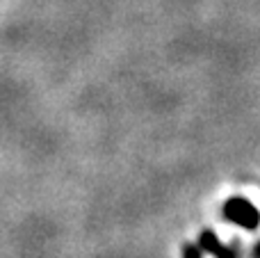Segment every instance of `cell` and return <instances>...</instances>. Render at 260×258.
<instances>
[{
  "mask_svg": "<svg viewBox=\"0 0 260 258\" xmlns=\"http://www.w3.org/2000/svg\"><path fill=\"white\" fill-rule=\"evenodd\" d=\"M224 217L229 219V222L238 224V227L249 229V231L258 229V224H260V213L249 204L247 199H242V197H233V199L226 201L224 204Z\"/></svg>",
  "mask_w": 260,
  "mask_h": 258,
  "instance_id": "obj_1",
  "label": "cell"
},
{
  "mask_svg": "<svg viewBox=\"0 0 260 258\" xmlns=\"http://www.w3.org/2000/svg\"><path fill=\"white\" fill-rule=\"evenodd\" d=\"M201 247H203V251H208V254L215 256V258H235L233 251L226 249V247L219 242V238H217L212 231L201 233Z\"/></svg>",
  "mask_w": 260,
  "mask_h": 258,
  "instance_id": "obj_2",
  "label": "cell"
},
{
  "mask_svg": "<svg viewBox=\"0 0 260 258\" xmlns=\"http://www.w3.org/2000/svg\"><path fill=\"white\" fill-rule=\"evenodd\" d=\"M183 258H203V256L194 245H185L183 247Z\"/></svg>",
  "mask_w": 260,
  "mask_h": 258,
  "instance_id": "obj_3",
  "label": "cell"
},
{
  "mask_svg": "<svg viewBox=\"0 0 260 258\" xmlns=\"http://www.w3.org/2000/svg\"><path fill=\"white\" fill-rule=\"evenodd\" d=\"M256 254H258V256H260V247H258V249H256Z\"/></svg>",
  "mask_w": 260,
  "mask_h": 258,
  "instance_id": "obj_4",
  "label": "cell"
}]
</instances>
